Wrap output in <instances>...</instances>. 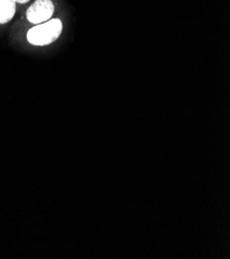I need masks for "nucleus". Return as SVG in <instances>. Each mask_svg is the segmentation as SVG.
<instances>
[{"instance_id":"1","label":"nucleus","mask_w":230,"mask_h":259,"mask_svg":"<svg viewBox=\"0 0 230 259\" xmlns=\"http://www.w3.org/2000/svg\"><path fill=\"white\" fill-rule=\"evenodd\" d=\"M63 29L61 20L52 19L32 27L27 33V39L34 46H48L59 38Z\"/></svg>"},{"instance_id":"2","label":"nucleus","mask_w":230,"mask_h":259,"mask_svg":"<svg viewBox=\"0 0 230 259\" xmlns=\"http://www.w3.org/2000/svg\"><path fill=\"white\" fill-rule=\"evenodd\" d=\"M54 10V5L51 0H35L27 11V20L34 25L44 23L52 18Z\"/></svg>"},{"instance_id":"3","label":"nucleus","mask_w":230,"mask_h":259,"mask_svg":"<svg viewBox=\"0 0 230 259\" xmlns=\"http://www.w3.org/2000/svg\"><path fill=\"white\" fill-rule=\"evenodd\" d=\"M16 6V0H0V24H7L14 18Z\"/></svg>"},{"instance_id":"4","label":"nucleus","mask_w":230,"mask_h":259,"mask_svg":"<svg viewBox=\"0 0 230 259\" xmlns=\"http://www.w3.org/2000/svg\"><path fill=\"white\" fill-rule=\"evenodd\" d=\"M28 2H30V0H16V3H17V4H21V5L27 4Z\"/></svg>"}]
</instances>
